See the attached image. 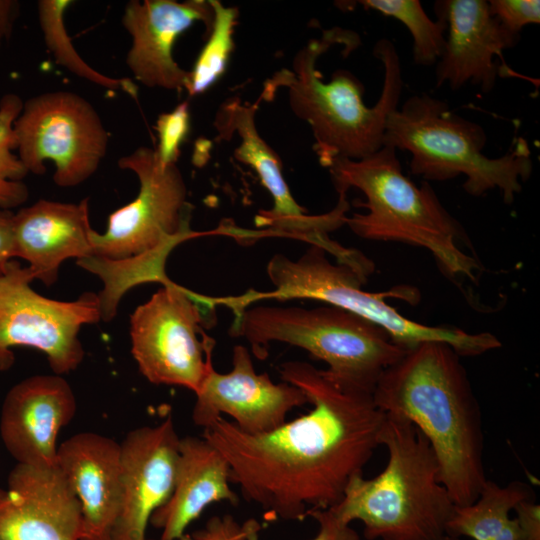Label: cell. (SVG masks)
<instances>
[{"label":"cell","mask_w":540,"mask_h":540,"mask_svg":"<svg viewBox=\"0 0 540 540\" xmlns=\"http://www.w3.org/2000/svg\"><path fill=\"white\" fill-rule=\"evenodd\" d=\"M279 372L306 395L308 413L260 435L220 416L202 437L227 460L230 482L269 520H303L336 506L350 480L362 474L380 446L386 413L372 393L342 388L308 362H284Z\"/></svg>","instance_id":"1"},{"label":"cell","mask_w":540,"mask_h":540,"mask_svg":"<svg viewBox=\"0 0 540 540\" xmlns=\"http://www.w3.org/2000/svg\"><path fill=\"white\" fill-rule=\"evenodd\" d=\"M375 404L403 417L429 441L439 481L456 506L472 504L488 480L480 405L460 356L448 344L408 349L378 379Z\"/></svg>","instance_id":"2"},{"label":"cell","mask_w":540,"mask_h":540,"mask_svg":"<svg viewBox=\"0 0 540 540\" xmlns=\"http://www.w3.org/2000/svg\"><path fill=\"white\" fill-rule=\"evenodd\" d=\"M360 43L354 31L324 30L320 38L311 39L296 53L291 68L277 71L264 83L258 98L259 102L270 101L277 89H287L291 110L309 124L314 150L324 167L335 158L357 160L378 151L387 119L398 108L403 88L401 63L395 45L386 38L373 49L384 68L382 90L374 106L365 105V87L349 70L337 69L329 82L323 81L318 59L335 44L353 51Z\"/></svg>","instance_id":"3"},{"label":"cell","mask_w":540,"mask_h":540,"mask_svg":"<svg viewBox=\"0 0 540 540\" xmlns=\"http://www.w3.org/2000/svg\"><path fill=\"white\" fill-rule=\"evenodd\" d=\"M396 149L383 145L361 159L339 157L326 167L338 193L359 189L367 209L346 217L345 224L362 239L394 241L427 249L441 272L451 279H475L478 261L458 245L464 231L443 207L432 187L416 186L402 171Z\"/></svg>","instance_id":"4"},{"label":"cell","mask_w":540,"mask_h":540,"mask_svg":"<svg viewBox=\"0 0 540 540\" xmlns=\"http://www.w3.org/2000/svg\"><path fill=\"white\" fill-rule=\"evenodd\" d=\"M380 445L386 467L371 479L355 475L332 510L344 523L361 521L369 540H443L455 504L429 441L407 419L386 413Z\"/></svg>","instance_id":"5"},{"label":"cell","mask_w":540,"mask_h":540,"mask_svg":"<svg viewBox=\"0 0 540 540\" xmlns=\"http://www.w3.org/2000/svg\"><path fill=\"white\" fill-rule=\"evenodd\" d=\"M486 143L480 124L453 113L445 101L427 93L409 97L389 115L383 139V145L408 151L411 172L426 181L465 175L463 188L469 195L499 189L503 201L511 204L532 173L528 142L519 137L497 158L483 154Z\"/></svg>","instance_id":"6"},{"label":"cell","mask_w":540,"mask_h":540,"mask_svg":"<svg viewBox=\"0 0 540 540\" xmlns=\"http://www.w3.org/2000/svg\"><path fill=\"white\" fill-rule=\"evenodd\" d=\"M327 254L325 249L313 244L296 260L275 254L266 267L274 287L271 291H251L238 297L216 298V302L230 307L236 314L259 300L312 299L377 324L407 350L423 342H442L460 357H473L501 347L500 340L489 332L468 333L455 327L428 326L408 319L385 299L397 297L415 304L419 300L416 288L398 286L385 292H367L363 289L366 278L346 264H333Z\"/></svg>","instance_id":"7"},{"label":"cell","mask_w":540,"mask_h":540,"mask_svg":"<svg viewBox=\"0 0 540 540\" xmlns=\"http://www.w3.org/2000/svg\"><path fill=\"white\" fill-rule=\"evenodd\" d=\"M230 335L245 339L259 360L272 342L304 349L328 365L323 371L338 386L372 394L381 374L407 352L382 327L331 305L245 308L235 314Z\"/></svg>","instance_id":"8"},{"label":"cell","mask_w":540,"mask_h":540,"mask_svg":"<svg viewBox=\"0 0 540 540\" xmlns=\"http://www.w3.org/2000/svg\"><path fill=\"white\" fill-rule=\"evenodd\" d=\"M215 305L171 279L130 317L131 353L141 374L157 385L196 393L213 366Z\"/></svg>","instance_id":"9"},{"label":"cell","mask_w":540,"mask_h":540,"mask_svg":"<svg viewBox=\"0 0 540 540\" xmlns=\"http://www.w3.org/2000/svg\"><path fill=\"white\" fill-rule=\"evenodd\" d=\"M34 280L32 270L14 259L0 274V371L14 365L13 348L24 346L44 353L54 374L70 373L85 357L81 327L101 320L97 294L54 300L33 290Z\"/></svg>","instance_id":"10"},{"label":"cell","mask_w":540,"mask_h":540,"mask_svg":"<svg viewBox=\"0 0 540 540\" xmlns=\"http://www.w3.org/2000/svg\"><path fill=\"white\" fill-rule=\"evenodd\" d=\"M118 166L136 174L139 192L109 215L104 233L92 231L93 256L121 260L215 233L191 229L184 178L176 164L161 163L155 149L139 147Z\"/></svg>","instance_id":"11"},{"label":"cell","mask_w":540,"mask_h":540,"mask_svg":"<svg viewBox=\"0 0 540 540\" xmlns=\"http://www.w3.org/2000/svg\"><path fill=\"white\" fill-rule=\"evenodd\" d=\"M15 149L26 170L56 166L54 182L73 187L98 169L108 147V133L94 107L70 91L46 92L30 98L14 122Z\"/></svg>","instance_id":"12"},{"label":"cell","mask_w":540,"mask_h":540,"mask_svg":"<svg viewBox=\"0 0 540 540\" xmlns=\"http://www.w3.org/2000/svg\"><path fill=\"white\" fill-rule=\"evenodd\" d=\"M260 102L242 103L237 97L227 99L216 112L213 126L216 140H230L235 134L241 139L235 158L249 165L273 198L270 210L260 211L256 225L266 227L270 234L294 237L332 252L336 242L328 234L345 224L350 208L346 194H339L337 205L320 215H309L292 196L282 173L278 154L260 136L255 122Z\"/></svg>","instance_id":"13"},{"label":"cell","mask_w":540,"mask_h":540,"mask_svg":"<svg viewBox=\"0 0 540 540\" xmlns=\"http://www.w3.org/2000/svg\"><path fill=\"white\" fill-rule=\"evenodd\" d=\"M195 395V425L206 428L226 414L240 430L251 435L277 429L287 421L290 411L309 404L298 387L284 381L275 383L267 373H257L243 345L233 348L231 371L220 373L212 368Z\"/></svg>","instance_id":"14"},{"label":"cell","mask_w":540,"mask_h":540,"mask_svg":"<svg viewBox=\"0 0 540 540\" xmlns=\"http://www.w3.org/2000/svg\"><path fill=\"white\" fill-rule=\"evenodd\" d=\"M179 441L172 416L131 430L121 445L122 497L112 540H148L154 512L175 484Z\"/></svg>","instance_id":"15"},{"label":"cell","mask_w":540,"mask_h":540,"mask_svg":"<svg viewBox=\"0 0 540 540\" xmlns=\"http://www.w3.org/2000/svg\"><path fill=\"white\" fill-rule=\"evenodd\" d=\"M434 11L447 26L445 49L436 65V87L447 83L458 90L470 83L489 93L499 76L512 75L495 58H502V52L515 46L520 36L490 13L488 1L438 0Z\"/></svg>","instance_id":"16"},{"label":"cell","mask_w":540,"mask_h":540,"mask_svg":"<svg viewBox=\"0 0 540 540\" xmlns=\"http://www.w3.org/2000/svg\"><path fill=\"white\" fill-rule=\"evenodd\" d=\"M80 502L58 465L17 463L0 488V540H81Z\"/></svg>","instance_id":"17"},{"label":"cell","mask_w":540,"mask_h":540,"mask_svg":"<svg viewBox=\"0 0 540 540\" xmlns=\"http://www.w3.org/2000/svg\"><path fill=\"white\" fill-rule=\"evenodd\" d=\"M77 411L74 392L62 375H33L6 394L0 414V436L20 464H57V437Z\"/></svg>","instance_id":"18"},{"label":"cell","mask_w":540,"mask_h":540,"mask_svg":"<svg viewBox=\"0 0 540 540\" xmlns=\"http://www.w3.org/2000/svg\"><path fill=\"white\" fill-rule=\"evenodd\" d=\"M213 9L209 1L132 0L122 23L132 38L126 63L134 77L147 87L186 89L189 71L173 57L176 39L200 21L209 33Z\"/></svg>","instance_id":"19"},{"label":"cell","mask_w":540,"mask_h":540,"mask_svg":"<svg viewBox=\"0 0 540 540\" xmlns=\"http://www.w3.org/2000/svg\"><path fill=\"white\" fill-rule=\"evenodd\" d=\"M57 465L81 505V540H112L122 497L120 443L95 432L77 433L58 447Z\"/></svg>","instance_id":"20"},{"label":"cell","mask_w":540,"mask_h":540,"mask_svg":"<svg viewBox=\"0 0 540 540\" xmlns=\"http://www.w3.org/2000/svg\"><path fill=\"white\" fill-rule=\"evenodd\" d=\"M14 258L26 260L36 280L53 285L69 258L93 256L88 199L62 203L41 199L12 216Z\"/></svg>","instance_id":"21"},{"label":"cell","mask_w":540,"mask_h":540,"mask_svg":"<svg viewBox=\"0 0 540 540\" xmlns=\"http://www.w3.org/2000/svg\"><path fill=\"white\" fill-rule=\"evenodd\" d=\"M223 501L232 505L239 501L230 487L227 460L205 438L186 436L179 441L173 492L150 524L161 531L159 540H178L208 506Z\"/></svg>","instance_id":"22"},{"label":"cell","mask_w":540,"mask_h":540,"mask_svg":"<svg viewBox=\"0 0 540 540\" xmlns=\"http://www.w3.org/2000/svg\"><path fill=\"white\" fill-rule=\"evenodd\" d=\"M177 244H167L154 251L121 260L97 256L77 260L83 269L97 275L103 289L97 294L101 320L110 321L125 293L140 284L159 282L165 284L170 278L166 274V261Z\"/></svg>","instance_id":"23"},{"label":"cell","mask_w":540,"mask_h":540,"mask_svg":"<svg viewBox=\"0 0 540 540\" xmlns=\"http://www.w3.org/2000/svg\"><path fill=\"white\" fill-rule=\"evenodd\" d=\"M528 484L512 481L506 486L487 480L478 498L469 505L454 507L446 527V535L474 540H495L509 522V512L526 499H531Z\"/></svg>","instance_id":"24"},{"label":"cell","mask_w":540,"mask_h":540,"mask_svg":"<svg viewBox=\"0 0 540 540\" xmlns=\"http://www.w3.org/2000/svg\"><path fill=\"white\" fill-rule=\"evenodd\" d=\"M70 0H41L38 14L44 40L56 62L77 76L108 90H122L137 98L138 87L128 78H112L89 66L74 49L64 25V14Z\"/></svg>","instance_id":"25"},{"label":"cell","mask_w":540,"mask_h":540,"mask_svg":"<svg viewBox=\"0 0 540 540\" xmlns=\"http://www.w3.org/2000/svg\"><path fill=\"white\" fill-rule=\"evenodd\" d=\"M354 3L402 22L413 38L415 64L430 66L443 54L446 22L440 16L436 21L430 19L419 0H361Z\"/></svg>","instance_id":"26"},{"label":"cell","mask_w":540,"mask_h":540,"mask_svg":"<svg viewBox=\"0 0 540 540\" xmlns=\"http://www.w3.org/2000/svg\"><path fill=\"white\" fill-rule=\"evenodd\" d=\"M209 2L213 9L212 26L193 69L189 71L185 90L191 96L206 92L219 80L234 48L233 32L238 10L226 7L217 0Z\"/></svg>","instance_id":"27"},{"label":"cell","mask_w":540,"mask_h":540,"mask_svg":"<svg viewBox=\"0 0 540 540\" xmlns=\"http://www.w3.org/2000/svg\"><path fill=\"white\" fill-rule=\"evenodd\" d=\"M22 108L23 102L15 94H6L0 100V208L3 210L23 204L29 196L22 182L28 171L12 153L16 146L13 126Z\"/></svg>","instance_id":"28"},{"label":"cell","mask_w":540,"mask_h":540,"mask_svg":"<svg viewBox=\"0 0 540 540\" xmlns=\"http://www.w3.org/2000/svg\"><path fill=\"white\" fill-rule=\"evenodd\" d=\"M158 145L155 148L159 161L176 164L180 146L190 130V111L187 101L177 105L173 111L161 114L156 122Z\"/></svg>","instance_id":"29"},{"label":"cell","mask_w":540,"mask_h":540,"mask_svg":"<svg viewBox=\"0 0 540 540\" xmlns=\"http://www.w3.org/2000/svg\"><path fill=\"white\" fill-rule=\"evenodd\" d=\"M490 13L510 32L521 36L529 24L540 22L539 0H489Z\"/></svg>","instance_id":"30"},{"label":"cell","mask_w":540,"mask_h":540,"mask_svg":"<svg viewBox=\"0 0 540 540\" xmlns=\"http://www.w3.org/2000/svg\"><path fill=\"white\" fill-rule=\"evenodd\" d=\"M318 523V532L309 540H361L358 533L337 517L332 508L317 509L308 513ZM248 540H259L260 525L256 520L244 522Z\"/></svg>","instance_id":"31"},{"label":"cell","mask_w":540,"mask_h":540,"mask_svg":"<svg viewBox=\"0 0 540 540\" xmlns=\"http://www.w3.org/2000/svg\"><path fill=\"white\" fill-rule=\"evenodd\" d=\"M178 540H248L244 523L240 524L230 514L214 515L204 527L191 534L185 533Z\"/></svg>","instance_id":"32"},{"label":"cell","mask_w":540,"mask_h":540,"mask_svg":"<svg viewBox=\"0 0 540 540\" xmlns=\"http://www.w3.org/2000/svg\"><path fill=\"white\" fill-rule=\"evenodd\" d=\"M514 510L517 513V540H540V506L531 499L519 502Z\"/></svg>","instance_id":"33"},{"label":"cell","mask_w":540,"mask_h":540,"mask_svg":"<svg viewBox=\"0 0 540 540\" xmlns=\"http://www.w3.org/2000/svg\"><path fill=\"white\" fill-rule=\"evenodd\" d=\"M12 216L8 211L0 210V274L5 271L9 261L14 259Z\"/></svg>","instance_id":"34"},{"label":"cell","mask_w":540,"mask_h":540,"mask_svg":"<svg viewBox=\"0 0 540 540\" xmlns=\"http://www.w3.org/2000/svg\"><path fill=\"white\" fill-rule=\"evenodd\" d=\"M443 540H460L459 538L446 536Z\"/></svg>","instance_id":"35"},{"label":"cell","mask_w":540,"mask_h":540,"mask_svg":"<svg viewBox=\"0 0 540 540\" xmlns=\"http://www.w3.org/2000/svg\"><path fill=\"white\" fill-rule=\"evenodd\" d=\"M148 540H151V539H148Z\"/></svg>","instance_id":"36"}]
</instances>
